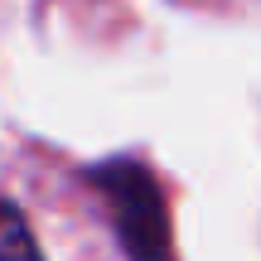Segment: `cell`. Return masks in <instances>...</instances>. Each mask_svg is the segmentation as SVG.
<instances>
[{"label":"cell","mask_w":261,"mask_h":261,"mask_svg":"<svg viewBox=\"0 0 261 261\" xmlns=\"http://www.w3.org/2000/svg\"><path fill=\"white\" fill-rule=\"evenodd\" d=\"M92 179L102 184L107 203H112L126 252L136 261H165L169 218H165V198H160V184L150 179V169H140L136 160H107V165L92 169Z\"/></svg>","instance_id":"6da1fadb"},{"label":"cell","mask_w":261,"mask_h":261,"mask_svg":"<svg viewBox=\"0 0 261 261\" xmlns=\"http://www.w3.org/2000/svg\"><path fill=\"white\" fill-rule=\"evenodd\" d=\"M0 261H44V252L34 247V232H29L19 203H5V232H0Z\"/></svg>","instance_id":"7a4b0ae2"}]
</instances>
